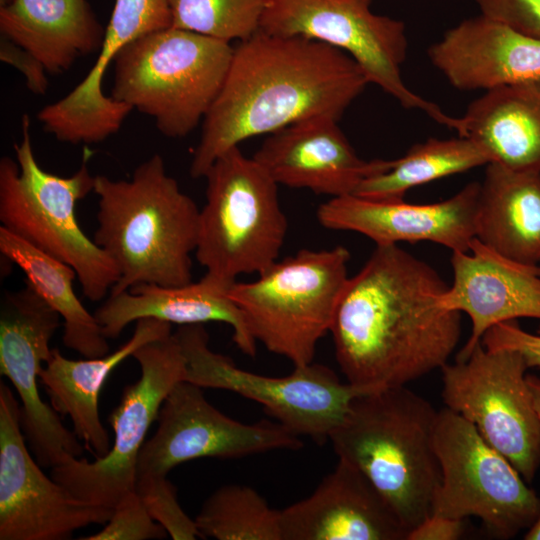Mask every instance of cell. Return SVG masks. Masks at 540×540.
Here are the masks:
<instances>
[{
	"instance_id": "obj_1",
	"label": "cell",
	"mask_w": 540,
	"mask_h": 540,
	"mask_svg": "<svg viewBox=\"0 0 540 540\" xmlns=\"http://www.w3.org/2000/svg\"><path fill=\"white\" fill-rule=\"evenodd\" d=\"M447 287L398 245L376 246L348 279L329 331L346 381L378 390L441 369L461 335V313L439 304Z\"/></svg>"
},
{
	"instance_id": "obj_2",
	"label": "cell",
	"mask_w": 540,
	"mask_h": 540,
	"mask_svg": "<svg viewBox=\"0 0 540 540\" xmlns=\"http://www.w3.org/2000/svg\"><path fill=\"white\" fill-rule=\"evenodd\" d=\"M368 84L345 52L259 29L234 47L224 84L202 121L190 175L204 177L220 155L251 137L315 117L339 120Z\"/></svg>"
},
{
	"instance_id": "obj_3",
	"label": "cell",
	"mask_w": 540,
	"mask_h": 540,
	"mask_svg": "<svg viewBox=\"0 0 540 540\" xmlns=\"http://www.w3.org/2000/svg\"><path fill=\"white\" fill-rule=\"evenodd\" d=\"M98 197L94 242L115 262L120 278L110 295L139 284L192 282L200 209L154 154L128 180L95 176Z\"/></svg>"
},
{
	"instance_id": "obj_4",
	"label": "cell",
	"mask_w": 540,
	"mask_h": 540,
	"mask_svg": "<svg viewBox=\"0 0 540 540\" xmlns=\"http://www.w3.org/2000/svg\"><path fill=\"white\" fill-rule=\"evenodd\" d=\"M437 414L407 386L382 388L356 396L329 436L338 459L371 481L408 533L431 515L441 480Z\"/></svg>"
},
{
	"instance_id": "obj_5",
	"label": "cell",
	"mask_w": 540,
	"mask_h": 540,
	"mask_svg": "<svg viewBox=\"0 0 540 540\" xmlns=\"http://www.w3.org/2000/svg\"><path fill=\"white\" fill-rule=\"evenodd\" d=\"M21 124V141L14 144L16 160L8 156L0 160L1 226L71 266L84 296L100 301L118 282L120 273L77 220V203L93 192L95 176L86 159L68 177L44 170L33 152L28 115Z\"/></svg>"
},
{
	"instance_id": "obj_6",
	"label": "cell",
	"mask_w": 540,
	"mask_h": 540,
	"mask_svg": "<svg viewBox=\"0 0 540 540\" xmlns=\"http://www.w3.org/2000/svg\"><path fill=\"white\" fill-rule=\"evenodd\" d=\"M234 47L168 27L127 44L113 60L110 97L150 116L171 138L203 121L226 79Z\"/></svg>"
},
{
	"instance_id": "obj_7",
	"label": "cell",
	"mask_w": 540,
	"mask_h": 540,
	"mask_svg": "<svg viewBox=\"0 0 540 540\" xmlns=\"http://www.w3.org/2000/svg\"><path fill=\"white\" fill-rule=\"evenodd\" d=\"M195 256L210 279L230 287L242 274H260L278 260L288 222L278 184L239 146L206 172Z\"/></svg>"
},
{
	"instance_id": "obj_8",
	"label": "cell",
	"mask_w": 540,
	"mask_h": 540,
	"mask_svg": "<svg viewBox=\"0 0 540 540\" xmlns=\"http://www.w3.org/2000/svg\"><path fill=\"white\" fill-rule=\"evenodd\" d=\"M349 251L300 250L276 261L251 282H234L228 296L265 348L295 366L312 363L349 279Z\"/></svg>"
},
{
	"instance_id": "obj_9",
	"label": "cell",
	"mask_w": 540,
	"mask_h": 540,
	"mask_svg": "<svg viewBox=\"0 0 540 540\" xmlns=\"http://www.w3.org/2000/svg\"><path fill=\"white\" fill-rule=\"evenodd\" d=\"M434 447L441 469L431 515L479 518L498 539H511L540 516V498L475 426L447 407L438 411Z\"/></svg>"
},
{
	"instance_id": "obj_10",
	"label": "cell",
	"mask_w": 540,
	"mask_h": 540,
	"mask_svg": "<svg viewBox=\"0 0 540 540\" xmlns=\"http://www.w3.org/2000/svg\"><path fill=\"white\" fill-rule=\"evenodd\" d=\"M174 335L185 358V381L253 400L294 434L317 443L329 440L356 396L374 391L341 382L333 370L321 364L295 366L282 377L243 370L231 358L210 349L202 324L181 325Z\"/></svg>"
},
{
	"instance_id": "obj_11",
	"label": "cell",
	"mask_w": 540,
	"mask_h": 540,
	"mask_svg": "<svg viewBox=\"0 0 540 540\" xmlns=\"http://www.w3.org/2000/svg\"><path fill=\"white\" fill-rule=\"evenodd\" d=\"M372 0H267L260 30L279 36L319 41L348 54L369 83L406 109L424 111L436 122L456 129L458 118L417 95L405 84L401 67L408 40L402 21L371 10Z\"/></svg>"
},
{
	"instance_id": "obj_12",
	"label": "cell",
	"mask_w": 540,
	"mask_h": 540,
	"mask_svg": "<svg viewBox=\"0 0 540 540\" xmlns=\"http://www.w3.org/2000/svg\"><path fill=\"white\" fill-rule=\"evenodd\" d=\"M132 357L141 375L124 388L107 419L114 432L109 452L92 462L68 454L51 471V477L77 498L111 509L135 491L138 457L148 430L167 395L185 376V358L174 333L143 345Z\"/></svg>"
},
{
	"instance_id": "obj_13",
	"label": "cell",
	"mask_w": 540,
	"mask_h": 540,
	"mask_svg": "<svg viewBox=\"0 0 540 540\" xmlns=\"http://www.w3.org/2000/svg\"><path fill=\"white\" fill-rule=\"evenodd\" d=\"M528 369L518 351L480 343L466 359L441 368V395L448 409L472 423L530 483L540 467V420Z\"/></svg>"
},
{
	"instance_id": "obj_14",
	"label": "cell",
	"mask_w": 540,
	"mask_h": 540,
	"mask_svg": "<svg viewBox=\"0 0 540 540\" xmlns=\"http://www.w3.org/2000/svg\"><path fill=\"white\" fill-rule=\"evenodd\" d=\"M155 434L141 448L137 478L167 476L193 459H236L274 450H299L300 436L277 421L246 424L223 414L202 388L178 382L160 408Z\"/></svg>"
},
{
	"instance_id": "obj_15",
	"label": "cell",
	"mask_w": 540,
	"mask_h": 540,
	"mask_svg": "<svg viewBox=\"0 0 540 540\" xmlns=\"http://www.w3.org/2000/svg\"><path fill=\"white\" fill-rule=\"evenodd\" d=\"M20 405L0 384V540H64L91 524H106L113 509L74 496L47 477L21 431Z\"/></svg>"
},
{
	"instance_id": "obj_16",
	"label": "cell",
	"mask_w": 540,
	"mask_h": 540,
	"mask_svg": "<svg viewBox=\"0 0 540 540\" xmlns=\"http://www.w3.org/2000/svg\"><path fill=\"white\" fill-rule=\"evenodd\" d=\"M60 318L28 283L5 293L1 302L0 372L20 397L21 426L36 461L51 468L68 454L83 453L79 438L42 401L38 390L42 363L51 355L49 343Z\"/></svg>"
},
{
	"instance_id": "obj_17",
	"label": "cell",
	"mask_w": 540,
	"mask_h": 540,
	"mask_svg": "<svg viewBox=\"0 0 540 540\" xmlns=\"http://www.w3.org/2000/svg\"><path fill=\"white\" fill-rule=\"evenodd\" d=\"M171 26L168 0H115L96 62L71 92L39 111L43 129L71 144L99 143L117 133L132 108L104 94L107 68L127 44Z\"/></svg>"
},
{
	"instance_id": "obj_18",
	"label": "cell",
	"mask_w": 540,
	"mask_h": 540,
	"mask_svg": "<svg viewBox=\"0 0 540 540\" xmlns=\"http://www.w3.org/2000/svg\"><path fill=\"white\" fill-rule=\"evenodd\" d=\"M479 192L480 183L472 182L452 197L431 204L348 194L322 203L317 219L327 229L363 234L376 246L430 241L452 252H467L476 238Z\"/></svg>"
},
{
	"instance_id": "obj_19",
	"label": "cell",
	"mask_w": 540,
	"mask_h": 540,
	"mask_svg": "<svg viewBox=\"0 0 540 540\" xmlns=\"http://www.w3.org/2000/svg\"><path fill=\"white\" fill-rule=\"evenodd\" d=\"M338 120L315 117L269 134L253 158L278 184L338 197L354 194L365 179L394 160L360 158Z\"/></svg>"
},
{
	"instance_id": "obj_20",
	"label": "cell",
	"mask_w": 540,
	"mask_h": 540,
	"mask_svg": "<svg viewBox=\"0 0 540 540\" xmlns=\"http://www.w3.org/2000/svg\"><path fill=\"white\" fill-rule=\"evenodd\" d=\"M453 281L439 297L447 310L466 313L470 336L456 360L466 359L494 325L540 319V265L506 258L475 238L467 252H452Z\"/></svg>"
},
{
	"instance_id": "obj_21",
	"label": "cell",
	"mask_w": 540,
	"mask_h": 540,
	"mask_svg": "<svg viewBox=\"0 0 540 540\" xmlns=\"http://www.w3.org/2000/svg\"><path fill=\"white\" fill-rule=\"evenodd\" d=\"M282 540H403L408 531L371 481L338 459L306 498L280 510Z\"/></svg>"
},
{
	"instance_id": "obj_22",
	"label": "cell",
	"mask_w": 540,
	"mask_h": 540,
	"mask_svg": "<svg viewBox=\"0 0 540 540\" xmlns=\"http://www.w3.org/2000/svg\"><path fill=\"white\" fill-rule=\"evenodd\" d=\"M428 55L460 90L488 91L540 80V40L483 14L449 29Z\"/></svg>"
},
{
	"instance_id": "obj_23",
	"label": "cell",
	"mask_w": 540,
	"mask_h": 540,
	"mask_svg": "<svg viewBox=\"0 0 540 540\" xmlns=\"http://www.w3.org/2000/svg\"><path fill=\"white\" fill-rule=\"evenodd\" d=\"M228 289L206 275L196 283L179 286L139 284L109 295L94 315L107 339L117 338L129 323L142 318L180 326L222 322L231 326L239 350L255 356L257 341L242 312L228 296Z\"/></svg>"
},
{
	"instance_id": "obj_24",
	"label": "cell",
	"mask_w": 540,
	"mask_h": 540,
	"mask_svg": "<svg viewBox=\"0 0 540 540\" xmlns=\"http://www.w3.org/2000/svg\"><path fill=\"white\" fill-rule=\"evenodd\" d=\"M172 334L171 324L155 318L136 321L132 337L112 353L101 357L72 360L52 349L39 379L53 409L68 415L75 435L85 442L96 458L105 456L110 438L99 415V395L111 372L143 345Z\"/></svg>"
},
{
	"instance_id": "obj_25",
	"label": "cell",
	"mask_w": 540,
	"mask_h": 540,
	"mask_svg": "<svg viewBox=\"0 0 540 540\" xmlns=\"http://www.w3.org/2000/svg\"><path fill=\"white\" fill-rule=\"evenodd\" d=\"M0 31L47 73L60 74L99 52L105 28L87 0H13L0 8Z\"/></svg>"
},
{
	"instance_id": "obj_26",
	"label": "cell",
	"mask_w": 540,
	"mask_h": 540,
	"mask_svg": "<svg viewBox=\"0 0 540 540\" xmlns=\"http://www.w3.org/2000/svg\"><path fill=\"white\" fill-rule=\"evenodd\" d=\"M457 133L478 143L490 163L540 173V80L485 91L459 117Z\"/></svg>"
},
{
	"instance_id": "obj_27",
	"label": "cell",
	"mask_w": 540,
	"mask_h": 540,
	"mask_svg": "<svg viewBox=\"0 0 540 540\" xmlns=\"http://www.w3.org/2000/svg\"><path fill=\"white\" fill-rule=\"evenodd\" d=\"M476 238L515 262L540 265V173L486 165Z\"/></svg>"
},
{
	"instance_id": "obj_28",
	"label": "cell",
	"mask_w": 540,
	"mask_h": 540,
	"mask_svg": "<svg viewBox=\"0 0 540 540\" xmlns=\"http://www.w3.org/2000/svg\"><path fill=\"white\" fill-rule=\"evenodd\" d=\"M0 252L25 274L27 283L64 321L63 344L85 358L101 357L110 347L94 314L73 289L75 270L0 226Z\"/></svg>"
},
{
	"instance_id": "obj_29",
	"label": "cell",
	"mask_w": 540,
	"mask_h": 540,
	"mask_svg": "<svg viewBox=\"0 0 540 540\" xmlns=\"http://www.w3.org/2000/svg\"><path fill=\"white\" fill-rule=\"evenodd\" d=\"M490 162L488 153L470 138H430L413 145L387 171L365 179L354 194L373 200H401L416 186Z\"/></svg>"
},
{
	"instance_id": "obj_30",
	"label": "cell",
	"mask_w": 540,
	"mask_h": 540,
	"mask_svg": "<svg viewBox=\"0 0 540 540\" xmlns=\"http://www.w3.org/2000/svg\"><path fill=\"white\" fill-rule=\"evenodd\" d=\"M202 538L217 540H282L280 510L254 488L230 484L215 490L194 519Z\"/></svg>"
},
{
	"instance_id": "obj_31",
	"label": "cell",
	"mask_w": 540,
	"mask_h": 540,
	"mask_svg": "<svg viewBox=\"0 0 540 540\" xmlns=\"http://www.w3.org/2000/svg\"><path fill=\"white\" fill-rule=\"evenodd\" d=\"M267 0H168L172 26L226 42L260 29Z\"/></svg>"
},
{
	"instance_id": "obj_32",
	"label": "cell",
	"mask_w": 540,
	"mask_h": 540,
	"mask_svg": "<svg viewBox=\"0 0 540 540\" xmlns=\"http://www.w3.org/2000/svg\"><path fill=\"white\" fill-rule=\"evenodd\" d=\"M135 491L150 516L172 539L194 540L200 536L194 519L178 503L176 488L166 476L137 478Z\"/></svg>"
},
{
	"instance_id": "obj_33",
	"label": "cell",
	"mask_w": 540,
	"mask_h": 540,
	"mask_svg": "<svg viewBox=\"0 0 540 540\" xmlns=\"http://www.w3.org/2000/svg\"><path fill=\"white\" fill-rule=\"evenodd\" d=\"M168 535L162 525L148 513L142 499L133 491L113 508L105 527L82 540H146L163 539Z\"/></svg>"
},
{
	"instance_id": "obj_34",
	"label": "cell",
	"mask_w": 540,
	"mask_h": 540,
	"mask_svg": "<svg viewBox=\"0 0 540 540\" xmlns=\"http://www.w3.org/2000/svg\"><path fill=\"white\" fill-rule=\"evenodd\" d=\"M481 14L540 40V0H474Z\"/></svg>"
},
{
	"instance_id": "obj_35",
	"label": "cell",
	"mask_w": 540,
	"mask_h": 540,
	"mask_svg": "<svg viewBox=\"0 0 540 540\" xmlns=\"http://www.w3.org/2000/svg\"><path fill=\"white\" fill-rule=\"evenodd\" d=\"M487 349H512L521 353L528 368L540 369V326L536 333L522 329L516 320L498 323L483 336Z\"/></svg>"
},
{
	"instance_id": "obj_36",
	"label": "cell",
	"mask_w": 540,
	"mask_h": 540,
	"mask_svg": "<svg viewBox=\"0 0 540 540\" xmlns=\"http://www.w3.org/2000/svg\"><path fill=\"white\" fill-rule=\"evenodd\" d=\"M0 59L22 72L26 79V85L32 93L38 95L46 93L48 88L47 71L29 52L2 37Z\"/></svg>"
},
{
	"instance_id": "obj_37",
	"label": "cell",
	"mask_w": 540,
	"mask_h": 540,
	"mask_svg": "<svg viewBox=\"0 0 540 540\" xmlns=\"http://www.w3.org/2000/svg\"><path fill=\"white\" fill-rule=\"evenodd\" d=\"M464 531V519L430 515L408 533L406 540H457Z\"/></svg>"
},
{
	"instance_id": "obj_38",
	"label": "cell",
	"mask_w": 540,
	"mask_h": 540,
	"mask_svg": "<svg viewBox=\"0 0 540 540\" xmlns=\"http://www.w3.org/2000/svg\"><path fill=\"white\" fill-rule=\"evenodd\" d=\"M527 382L531 390L535 410L540 420V378L536 375L527 374Z\"/></svg>"
},
{
	"instance_id": "obj_39",
	"label": "cell",
	"mask_w": 540,
	"mask_h": 540,
	"mask_svg": "<svg viewBox=\"0 0 540 540\" xmlns=\"http://www.w3.org/2000/svg\"><path fill=\"white\" fill-rule=\"evenodd\" d=\"M525 540H540V516L524 535Z\"/></svg>"
},
{
	"instance_id": "obj_40",
	"label": "cell",
	"mask_w": 540,
	"mask_h": 540,
	"mask_svg": "<svg viewBox=\"0 0 540 540\" xmlns=\"http://www.w3.org/2000/svg\"><path fill=\"white\" fill-rule=\"evenodd\" d=\"M13 0H0V8L10 4Z\"/></svg>"
}]
</instances>
